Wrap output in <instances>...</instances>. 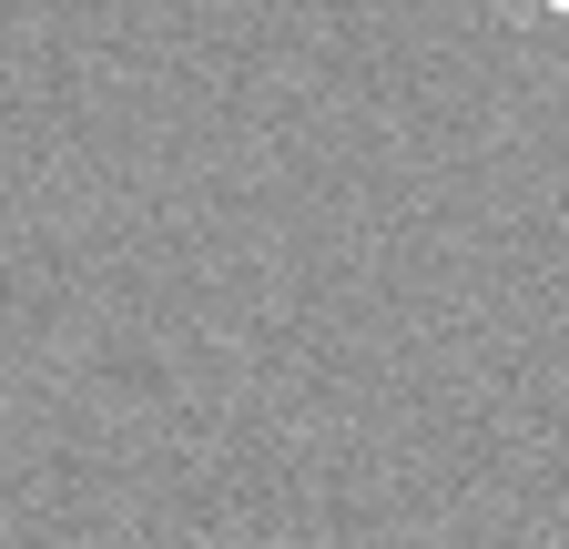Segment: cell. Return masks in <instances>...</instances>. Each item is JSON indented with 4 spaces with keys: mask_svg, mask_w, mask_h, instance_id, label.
<instances>
[{
    "mask_svg": "<svg viewBox=\"0 0 569 549\" xmlns=\"http://www.w3.org/2000/svg\"><path fill=\"white\" fill-rule=\"evenodd\" d=\"M549 11H569V0H549Z\"/></svg>",
    "mask_w": 569,
    "mask_h": 549,
    "instance_id": "1",
    "label": "cell"
}]
</instances>
